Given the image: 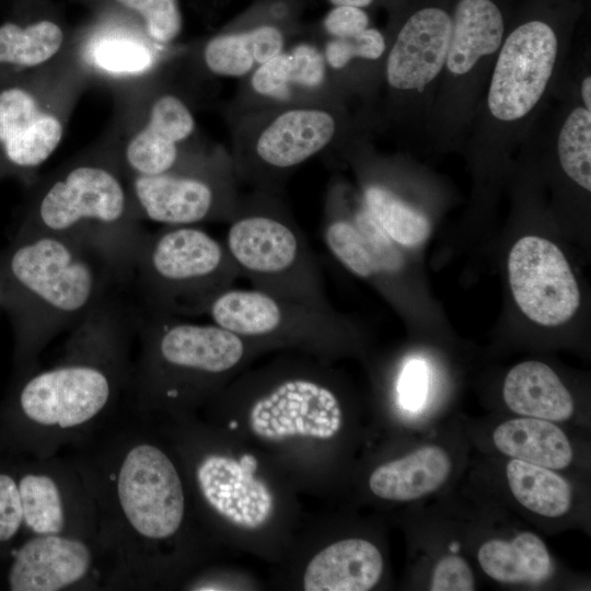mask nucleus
<instances>
[{"label":"nucleus","instance_id":"nucleus-1","mask_svg":"<svg viewBox=\"0 0 591 591\" xmlns=\"http://www.w3.org/2000/svg\"><path fill=\"white\" fill-rule=\"evenodd\" d=\"M66 450L95 508V541L108 569L106 589L148 587L157 547L179 533L186 517L181 473L150 434L148 416L124 399Z\"/></svg>","mask_w":591,"mask_h":591},{"label":"nucleus","instance_id":"nucleus-2","mask_svg":"<svg viewBox=\"0 0 591 591\" xmlns=\"http://www.w3.org/2000/svg\"><path fill=\"white\" fill-rule=\"evenodd\" d=\"M138 310L114 293L70 331L58 361L21 386L19 413L37 457L59 454L119 407L132 369Z\"/></svg>","mask_w":591,"mask_h":591},{"label":"nucleus","instance_id":"nucleus-3","mask_svg":"<svg viewBox=\"0 0 591 591\" xmlns=\"http://www.w3.org/2000/svg\"><path fill=\"white\" fill-rule=\"evenodd\" d=\"M28 222V234L67 237L96 252L126 286L149 234L136 217L127 173L104 137L38 181Z\"/></svg>","mask_w":591,"mask_h":591},{"label":"nucleus","instance_id":"nucleus-4","mask_svg":"<svg viewBox=\"0 0 591 591\" xmlns=\"http://www.w3.org/2000/svg\"><path fill=\"white\" fill-rule=\"evenodd\" d=\"M23 300L33 358L56 336L71 331L111 296L126 288L96 252L67 237L27 234L8 260Z\"/></svg>","mask_w":591,"mask_h":591},{"label":"nucleus","instance_id":"nucleus-5","mask_svg":"<svg viewBox=\"0 0 591 591\" xmlns=\"http://www.w3.org/2000/svg\"><path fill=\"white\" fill-rule=\"evenodd\" d=\"M125 401L134 409L151 414L159 407L188 402L245 359L250 340L210 323L141 311ZM264 344V343H263Z\"/></svg>","mask_w":591,"mask_h":591},{"label":"nucleus","instance_id":"nucleus-6","mask_svg":"<svg viewBox=\"0 0 591 591\" xmlns=\"http://www.w3.org/2000/svg\"><path fill=\"white\" fill-rule=\"evenodd\" d=\"M239 277L223 242L198 225H163L147 235L131 283L143 313L185 317L206 314Z\"/></svg>","mask_w":591,"mask_h":591},{"label":"nucleus","instance_id":"nucleus-7","mask_svg":"<svg viewBox=\"0 0 591 591\" xmlns=\"http://www.w3.org/2000/svg\"><path fill=\"white\" fill-rule=\"evenodd\" d=\"M224 246L253 288L276 297L331 306L324 276L294 219L265 195L239 201Z\"/></svg>","mask_w":591,"mask_h":591},{"label":"nucleus","instance_id":"nucleus-8","mask_svg":"<svg viewBox=\"0 0 591 591\" xmlns=\"http://www.w3.org/2000/svg\"><path fill=\"white\" fill-rule=\"evenodd\" d=\"M71 45L51 62L0 88V160L35 173L61 143L74 107L91 85Z\"/></svg>","mask_w":591,"mask_h":591},{"label":"nucleus","instance_id":"nucleus-9","mask_svg":"<svg viewBox=\"0 0 591 591\" xmlns=\"http://www.w3.org/2000/svg\"><path fill=\"white\" fill-rule=\"evenodd\" d=\"M114 96L115 116L104 138L114 148L127 176L166 173L200 157L184 150L196 121L182 97L157 91L152 79Z\"/></svg>","mask_w":591,"mask_h":591},{"label":"nucleus","instance_id":"nucleus-10","mask_svg":"<svg viewBox=\"0 0 591 591\" xmlns=\"http://www.w3.org/2000/svg\"><path fill=\"white\" fill-rule=\"evenodd\" d=\"M136 217L162 225L229 222L239 204L230 170L204 155L173 171L128 176Z\"/></svg>","mask_w":591,"mask_h":591},{"label":"nucleus","instance_id":"nucleus-11","mask_svg":"<svg viewBox=\"0 0 591 591\" xmlns=\"http://www.w3.org/2000/svg\"><path fill=\"white\" fill-rule=\"evenodd\" d=\"M206 315L250 340L322 349L344 335L346 324L332 306L283 299L253 287L227 289L210 303Z\"/></svg>","mask_w":591,"mask_h":591},{"label":"nucleus","instance_id":"nucleus-12","mask_svg":"<svg viewBox=\"0 0 591 591\" xmlns=\"http://www.w3.org/2000/svg\"><path fill=\"white\" fill-rule=\"evenodd\" d=\"M108 569L93 538L34 534L14 552L8 570L12 591L106 589Z\"/></svg>","mask_w":591,"mask_h":591},{"label":"nucleus","instance_id":"nucleus-13","mask_svg":"<svg viewBox=\"0 0 591 591\" xmlns=\"http://www.w3.org/2000/svg\"><path fill=\"white\" fill-rule=\"evenodd\" d=\"M23 526L34 534H69L95 540L92 498L72 462L58 454L38 457L18 479Z\"/></svg>","mask_w":591,"mask_h":591},{"label":"nucleus","instance_id":"nucleus-14","mask_svg":"<svg viewBox=\"0 0 591 591\" xmlns=\"http://www.w3.org/2000/svg\"><path fill=\"white\" fill-rule=\"evenodd\" d=\"M509 283L520 310L534 323L558 326L580 304L576 278L563 252L551 241L528 235L511 248Z\"/></svg>","mask_w":591,"mask_h":591},{"label":"nucleus","instance_id":"nucleus-15","mask_svg":"<svg viewBox=\"0 0 591 591\" xmlns=\"http://www.w3.org/2000/svg\"><path fill=\"white\" fill-rule=\"evenodd\" d=\"M557 47L553 28L541 21L524 23L508 36L488 92L496 118L517 120L536 105L552 77Z\"/></svg>","mask_w":591,"mask_h":591},{"label":"nucleus","instance_id":"nucleus-16","mask_svg":"<svg viewBox=\"0 0 591 591\" xmlns=\"http://www.w3.org/2000/svg\"><path fill=\"white\" fill-rule=\"evenodd\" d=\"M250 418L253 431L266 439L293 436L328 439L341 427V408L336 394L324 383L293 375L273 384L257 397Z\"/></svg>","mask_w":591,"mask_h":591},{"label":"nucleus","instance_id":"nucleus-17","mask_svg":"<svg viewBox=\"0 0 591 591\" xmlns=\"http://www.w3.org/2000/svg\"><path fill=\"white\" fill-rule=\"evenodd\" d=\"M163 48L138 23L106 22L71 42L72 54L91 83L104 84L113 94L152 79Z\"/></svg>","mask_w":591,"mask_h":591},{"label":"nucleus","instance_id":"nucleus-18","mask_svg":"<svg viewBox=\"0 0 591 591\" xmlns=\"http://www.w3.org/2000/svg\"><path fill=\"white\" fill-rule=\"evenodd\" d=\"M323 221V240L329 253L354 275L379 280L401 275L403 252L362 205L347 212L331 198Z\"/></svg>","mask_w":591,"mask_h":591},{"label":"nucleus","instance_id":"nucleus-19","mask_svg":"<svg viewBox=\"0 0 591 591\" xmlns=\"http://www.w3.org/2000/svg\"><path fill=\"white\" fill-rule=\"evenodd\" d=\"M336 130L334 117L322 109L298 108L277 116L257 138L253 161L242 172L262 186L322 151Z\"/></svg>","mask_w":591,"mask_h":591},{"label":"nucleus","instance_id":"nucleus-20","mask_svg":"<svg viewBox=\"0 0 591 591\" xmlns=\"http://www.w3.org/2000/svg\"><path fill=\"white\" fill-rule=\"evenodd\" d=\"M245 456L241 461L216 453L202 455L195 464L194 478L199 496L218 515L231 523L255 529L264 524L273 511V497L267 486L254 475L256 463Z\"/></svg>","mask_w":591,"mask_h":591},{"label":"nucleus","instance_id":"nucleus-21","mask_svg":"<svg viewBox=\"0 0 591 591\" xmlns=\"http://www.w3.org/2000/svg\"><path fill=\"white\" fill-rule=\"evenodd\" d=\"M452 31V20L441 9L414 13L399 31L386 65L389 83L399 90H420L441 71Z\"/></svg>","mask_w":591,"mask_h":591},{"label":"nucleus","instance_id":"nucleus-22","mask_svg":"<svg viewBox=\"0 0 591 591\" xmlns=\"http://www.w3.org/2000/svg\"><path fill=\"white\" fill-rule=\"evenodd\" d=\"M383 558L362 538L336 542L317 553L306 566L305 591H368L380 580Z\"/></svg>","mask_w":591,"mask_h":591},{"label":"nucleus","instance_id":"nucleus-23","mask_svg":"<svg viewBox=\"0 0 591 591\" xmlns=\"http://www.w3.org/2000/svg\"><path fill=\"white\" fill-rule=\"evenodd\" d=\"M72 38L49 18L0 24V88L63 55Z\"/></svg>","mask_w":591,"mask_h":591},{"label":"nucleus","instance_id":"nucleus-24","mask_svg":"<svg viewBox=\"0 0 591 591\" xmlns=\"http://www.w3.org/2000/svg\"><path fill=\"white\" fill-rule=\"evenodd\" d=\"M451 467V460L443 449L425 445L375 468L369 478V487L382 499L410 501L440 488Z\"/></svg>","mask_w":591,"mask_h":591},{"label":"nucleus","instance_id":"nucleus-25","mask_svg":"<svg viewBox=\"0 0 591 591\" xmlns=\"http://www.w3.org/2000/svg\"><path fill=\"white\" fill-rule=\"evenodd\" d=\"M503 399L522 416L564 421L573 414L569 391L553 369L540 361L521 362L508 372Z\"/></svg>","mask_w":591,"mask_h":591},{"label":"nucleus","instance_id":"nucleus-26","mask_svg":"<svg viewBox=\"0 0 591 591\" xmlns=\"http://www.w3.org/2000/svg\"><path fill=\"white\" fill-rule=\"evenodd\" d=\"M502 35V15L493 1L461 0L452 21L448 69L454 74L467 73L480 57L499 48Z\"/></svg>","mask_w":591,"mask_h":591},{"label":"nucleus","instance_id":"nucleus-27","mask_svg":"<svg viewBox=\"0 0 591 591\" xmlns=\"http://www.w3.org/2000/svg\"><path fill=\"white\" fill-rule=\"evenodd\" d=\"M493 440L503 454L551 470H563L572 461L567 436L545 419L507 420L495 429Z\"/></svg>","mask_w":591,"mask_h":591},{"label":"nucleus","instance_id":"nucleus-28","mask_svg":"<svg viewBox=\"0 0 591 591\" xmlns=\"http://www.w3.org/2000/svg\"><path fill=\"white\" fill-rule=\"evenodd\" d=\"M484 572L491 579L510 584H537L552 572V558L535 534L523 532L510 541L491 540L477 554Z\"/></svg>","mask_w":591,"mask_h":591},{"label":"nucleus","instance_id":"nucleus-29","mask_svg":"<svg viewBox=\"0 0 591 591\" xmlns=\"http://www.w3.org/2000/svg\"><path fill=\"white\" fill-rule=\"evenodd\" d=\"M514 498L528 510L544 517H561L571 507L569 484L553 470L512 459L506 467Z\"/></svg>","mask_w":591,"mask_h":591},{"label":"nucleus","instance_id":"nucleus-30","mask_svg":"<svg viewBox=\"0 0 591 591\" xmlns=\"http://www.w3.org/2000/svg\"><path fill=\"white\" fill-rule=\"evenodd\" d=\"M363 206L399 246L416 247L430 235L429 220L386 186L368 184Z\"/></svg>","mask_w":591,"mask_h":591},{"label":"nucleus","instance_id":"nucleus-31","mask_svg":"<svg viewBox=\"0 0 591 591\" xmlns=\"http://www.w3.org/2000/svg\"><path fill=\"white\" fill-rule=\"evenodd\" d=\"M558 157L565 173L591 189V112L578 107L567 117L558 137Z\"/></svg>","mask_w":591,"mask_h":591},{"label":"nucleus","instance_id":"nucleus-32","mask_svg":"<svg viewBox=\"0 0 591 591\" xmlns=\"http://www.w3.org/2000/svg\"><path fill=\"white\" fill-rule=\"evenodd\" d=\"M202 60L215 74L245 76L256 63L251 31L212 37L202 49Z\"/></svg>","mask_w":591,"mask_h":591},{"label":"nucleus","instance_id":"nucleus-33","mask_svg":"<svg viewBox=\"0 0 591 591\" xmlns=\"http://www.w3.org/2000/svg\"><path fill=\"white\" fill-rule=\"evenodd\" d=\"M126 12L138 18L146 34L165 47L181 34L183 18L178 0H114Z\"/></svg>","mask_w":591,"mask_h":591},{"label":"nucleus","instance_id":"nucleus-34","mask_svg":"<svg viewBox=\"0 0 591 591\" xmlns=\"http://www.w3.org/2000/svg\"><path fill=\"white\" fill-rule=\"evenodd\" d=\"M385 49L382 34L375 28H366L361 33L345 38H334L327 43L325 59L335 68H344L354 58L378 59Z\"/></svg>","mask_w":591,"mask_h":591},{"label":"nucleus","instance_id":"nucleus-35","mask_svg":"<svg viewBox=\"0 0 591 591\" xmlns=\"http://www.w3.org/2000/svg\"><path fill=\"white\" fill-rule=\"evenodd\" d=\"M253 89L266 96L286 97L290 84H293V71L290 54L280 53L254 71Z\"/></svg>","mask_w":591,"mask_h":591},{"label":"nucleus","instance_id":"nucleus-36","mask_svg":"<svg viewBox=\"0 0 591 591\" xmlns=\"http://www.w3.org/2000/svg\"><path fill=\"white\" fill-rule=\"evenodd\" d=\"M23 526L18 479L0 472V543L11 542Z\"/></svg>","mask_w":591,"mask_h":591},{"label":"nucleus","instance_id":"nucleus-37","mask_svg":"<svg viewBox=\"0 0 591 591\" xmlns=\"http://www.w3.org/2000/svg\"><path fill=\"white\" fill-rule=\"evenodd\" d=\"M474 588L473 572L463 558L450 555L437 564L431 591H472Z\"/></svg>","mask_w":591,"mask_h":591},{"label":"nucleus","instance_id":"nucleus-38","mask_svg":"<svg viewBox=\"0 0 591 591\" xmlns=\"http://www.w3.org/2000/svg\"><path fill=\"white\" fill-rule=\"evenodd\" d=\"M290 54L293 84L315 88L320 85L325 76V62L322 54L313 46L302 44Z\"/></svg>","mask_w":591,"mask_h":591},{"label":"nucleus","instance_id":"nucleus-39","mask_svg":"<svg viewBox=\"0 0 591 591\" xmlns=\"http://www.w3.org/2000/svg\"><path fill=\"white\" fill-rule=\"evenodd\" d=\"M427 390L428 371L425 362L418 359L408 361L398 382L402 405L409 410L420 408L425 402Z\"/></svg>","mask_w":591,"mask_h":591},{"label":"nucleus","instance_id":"nucleus-40","mask_svg":"<svg viewBox=\"0 0 591 591\" xmlns=\"http://www.w3.org/2000/svg\"><path fill=\"white\" fill-rule=\"evenodd\" d=\"M369 18L360 8L336 5L324 20V27L335 38L355 36L368 28Z\"/></svg>","mask_w":591,"mask_h":591},{"label":"nucleus","instance_id":"nucleus-41","mask_svg":"<svg viewBox=\"0 0 591 591\" xmlns=\"http://www.w3.org/2000/svg\"><path fill=\"white\" fill-rule=\"evenodd\" d=\"M254 44V58L262 65L282 53L283 36L275 26H259L251 31Z\"/></svg>","mask_w":591,"mask_h":591},{"label":"nucleus","instance_id":"nucleus-42","mask_svg":"<svg viewBox=\"0 0 591 591\" xmlns=\"http://www.w3.org/2000/svg\"><path fill=\"white\" fill-rule=\"evenodd\" d=\"M581 94L584 103V108L591 112V78L587 77L581 85Z\"/></svg>","mask_w":591,"mask_h":591},{"label":"nucleus","instance_id":"nucleus-43","mask_svg":"<svg viewBox=\"0 0 591 591\" xmlns=\"http://www.w3.org/2000/svg\"><path fill=\"white\" fill-rule=\"evenodd\" d=\"M335 5H349L362 8L369 5L373 0H329Z\"/></svg>","mask_w":591,"mask_h":591},{"label":"nucleus","instance_id":"nucleus-44","mask_svg":"<svg viewBox=\"0 0 591 591\" xmlns=\"http://www.w3.org/2000/svg\"><path fill=\"white\" fill-rule=\"evenodd\" d=\"M236 427H237V424H236V422L232 421V422L230 424V428H231V429H235Z\"/></svg>","mask_w":591,"mask_h":591}]
</instances>
